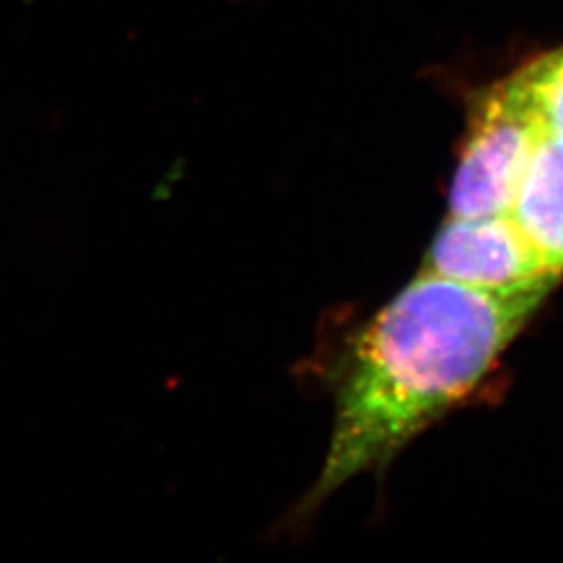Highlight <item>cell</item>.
<instances>
[{"mask_svg": "<svg viewBox=\"0 0 563 563\" xmlns=\"http://www.w3.org/2000/svg\"><path fill=\"white\" fill-rule=\"evenodd\" d=\"M551 290L488 292L418 272L349 344L320 474L282 528L311 522L344 484L386 467L472 395Z\"/></svg>", "mask_w": 563, "mask_h": 563, "instance_id": "cell-1", "label": "cell"}, {"mask_svg": "<svg viewBox=\"0 0 563 563\" xmlns=\"http://www.w3.org/2000/svg\"><path fill=\"white\" fill-rule=\"evenodd\" d=\"M544 120L522 69L476 99L449 190V216H509Z\"/></svg>", "mask_w": 563, "mask_h": 563, "instance_id": "cell-2", "label": "cell"}, {"mask_svg": "<svg viewBox=\"0 0 563 563\" xmlns=\"http://www.w3.org/2000/svg\"><path fill=\"white\" fill-rule=\"evenodd\" d=\"M420 272L488 292H520L555 286L509 216H449L423 257Z\"/></svg>", "mask_w": 563, "mask_h": 563, "instance_id": "cell-3", "label": "cell"}, {"mask_svg": "<svg viewBox=\"0 0 563 563\" xmlns=\"http://www.w3.org/2000/svg\"><path fill=\"white\" fill-rule=\"evenodd\" d=\"M509 218L541 257L544 267L563 274V130L544 123L526 165Z\"/></svg>", "mask_w": 563, "mask_h": 563, "instance_id": "cell-4", "label": "cell"}, {"mask_svg": "<svg viewBox=\"0 0 563 563\" xmlns=\"http://www.w3.org/2000/svg\"><path fill=\"white\" fill-rule=\"evenodd\" d=\"M522 74L544 123L563 130V46L528 63Z\"/></svg>", "mask_w": 563, "mask_h": 563, "instance_id": "cell-5", "label": "cell"}]
</instances>
